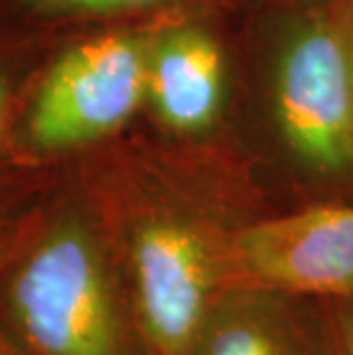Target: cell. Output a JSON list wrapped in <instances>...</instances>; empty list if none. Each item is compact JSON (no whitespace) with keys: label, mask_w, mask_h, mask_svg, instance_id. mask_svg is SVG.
I'll use <instances>...</instances> for the list:
<instances>
[{"label":"cell","mask_w":353,"mask_h":355,"mask_svg":"<svg viewBox=\"0 0 353 355\" xmlns=\"http://www.w3.org/2000/svg\"><path fill=\"white\" fill-rule=\"evenodd\" d=\"M69 170L99 211L147 355H186L230 286L234 234L264 214L182 149L112 142Z\"/></svg>","instance_id":"6da1fadb"},{"label":"cell","mask_w":353,"mask_h":355,"mask_svg":"<svg viewBox=\"0 0 353 355\" xmlns=\"http://www.w3.org/2000/svg\"><path fill=\"white\" fill-rule=\"evenodd\" d=\"M0 321L26 355H147L106 227L74 170L42 186L0 261Z\"/></svg>","instance_id":"7a4b0ae2"},{"label":"cell","mask_w":353,"mask_h":355,"mask_svg":"<svg viewBox=\"0 0 353 355\" xmlns=\"http://www.w3.org/2000/svg\"><path fill=\"white\" fill-rule=\"evenodd\" d=\"M149 24L58 37L30 71L14 112L10 154L24 177L71 168L122 138L147 96Z\"/></svg>","instance_id":"3957f363"},{"label":"cell","mask_w":353,"mask_h":355,"mask_svg":"<svg viewBox=\"0 0 353 355\" xmlns=\"http://www.w3.org/2000/svg\"><path fill=\"white\" fill-rule=\"evenodd\" d=\"M271 108L296 168L324 186L353 184V69L342 0L287 26L271 67Z\"/></svg>","instance_id":"277c9868"},{"label":"cell","mask_w":353,"mask_h":355,"mask_svg":"<svg viewBox=\"0 0 353 355\" xmlns=\"http://www.w3.org/2000/svg\"><path fill=\"white\" fill-rule=\"evenodd\" d=\"M232 284L353 300V202L252 218L232 241Z\"/></svg>","instance_id":"5b68a950"},{"label":"cell","mask_w":353,"mask_h":355,"mask_svg":"<svg viewBox=\"0 0 353 355\" xmlns=\"http://www.w3.org/2000/svg\"><path fill=\"white\" fill-rule=\"evenodd\" d=\"M227 101V55L221 40L189 14L156 21L147 53L145 112L175 140L205 138Z\"/></svg>","instance_id":"8992f818"},{"label":"cell","mask_w":353,"mask_h":355,"mask_svg":"<svg viewBox=\"0 0 353 355\" xmlns=\"http://www.w3.org/2000/svg\"><path fill=\"white\" fill-rule=\"evenodd\" d=\"M186 355H342L330 300L232 284Z\"/></svg>","instance_id":"52a82bcc"},{"label":"cell","mask_w":353,"mask_h":355,"mask_svg":"<svg viewBox=\"0 0 353 355\" xmlns=\"http://www.w3.org/2000/svg\"><path fill=\"white\" fill-rule=\"evenodd\" d=\"M195 0H0V28L62 37L101 26L149 24L186 14Z\"/></svg>","instance_id":"ba28073f"},{"label":"cell","mask_w":353,"mask_h":355,"mask_svg":"<svg viewBox=\"0 0 353 355\" xmlns=\"http://www.w3.org/2000/svg\"><path fill=\"white\" fill-rule=\"evenodd\" d=\"M53 40L58 37H40L0 28V204L51 179H30L14 168L10 135L26 80Z\"/></svg>","instance_id":"9c48e42d"},{"label":"cell","mask_w":353,"mask_h":355,"mask_svg":"<svg viewBox=\"0 0 353 355\" xmlns=\"http://www.w3.org/2000/svg\"><path fill=\"white\" fill-rule=\"evenodd\" d=\"M40 188L42 186L30 188V191L0 204V261L5 259L7 252L12 250L14 243L24 234L30 218V209H33V202L37 193H40Z\"/></svg>","instance_id":"30bf717a"},{"label":"cell","mask_w":353,"mask_h":355,"mask_svg":"<svg viewBox=\"0 0 353 355\" xmlns=\"http://www.w3.org/2000/svg\"><path fill=\"white\" fill-rule=\"evenodd\" d=\"M340 332L342 355H353V300H330Z\"/></svg>","instance_id":"8fae6325"},{"label":"cell","mask_w":353,"mask_h":355,"mask_svg":"<svg viewBox=\"0 0 353 355\" xmlns=\"http://www.w3.org/2000/svg\"><path fill=\"white\" fill-rule=\"evenodd\" d=\"M342 7H344V33H347L349 58H351V69H353V0H342Z\"/></svg>","instance_id":"7c38bea8"},{"label":"cell","mask_w":353,"mask_h":355,"mask_svg":"<svg viewBox=\"0 0 353 355\" xmlns=\"http://www.w3.org/2000/svg\"><path fill=\"white\" fill-rule=\"evenodd\" d=\"M0 355H26L24 351L19 349V344L14 342L12 335L7 332V328L0 321Z\"/></svg>","instance_id":"4fadbf2b"}]
</instances>
